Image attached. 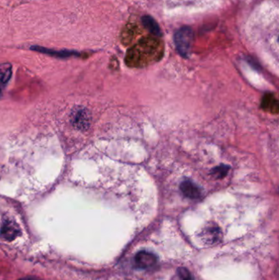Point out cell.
I'll list each match as a JSON object with an SVG mask.
<instances>
[{"label":"cell","instance_id":"30bf717a","mask_svg":"<svg viewBox=\"0 0 279 280\" xmlns=\"http://www.w3.org/2000/svg\"><path fill=\"white\" fill-rule=\"evenodd\" d=\"M228 166H219L216 168L214 169L212 173L214 176H216L217 178H223L227 175L228 172Z\"/></svg>","mask_w":279,"mask_h":280},{"label":"cell","instance_id":"6da1fadb","mask_svg":"<svg viewBox=\"0 0 279 280\" xmlns=\"http://www.w3.org/2000/svg\"><path fill=\"white\" fill-rule=\"evenodd\" d=\"M175 46L178 52L184 58H188L192 42H193V31L189 27H183L175 32L174 36Z\"/></svg>","mask_w":279,"mask_h":280},{"label":"cell","instance_id":"9c48e42d","mask_svg":"<svg viewBox=\"0 0 279 280\" xmlns=\"http://www.w3.org/2000/svg\"><path fill=\"white\" fill-rule=\"evenodd\" d=\"M171 280H193V277L187 269L180 267L176 271Z\"/></svg>","mask_w":279,"mask_h":280},{"label":"cell","instance_id":"52a82bcc","mask_svg":"<svg viewBox=\"0 0 279 280\" xmlns=\"http://www.w3.org/2000/svg\"><path fill=\"white\" fill-rule=\"evenodd\" d=\"M142 22L146 29L148 31L151 32L152 34H154L155 36H160L161 35V30H160L157 22H155V19H153V17L150 16H144L142 17Z\"/></svg>","mask_w":279,"mask_h":280},{"label":"cell","instance_id":"7a4b0ae2","mask_svg":"<svg viewBox=\"0 0 279 280\" xmlns=\"http://www.w3.org/2000/svg\"><path fill=\"white\" fill-rule=\"evenodd\" d=\"M70 122L75 129L85 131L89 129L91 123L90 112L85 107H75L70 113Z\"/></svg>","mask_w":279,"mask_h":280},{"label":"cell","instance_id":"7c38bea8","mask_svg":"<svg viewBox=\"0 0 279 280\" xmlns=\"http://www.w3.org/2000/svg\"><path fill=\"white\" fill-rule=\"evenodd\" d=\"M1 94H2V91H1V88H0V97H1Z\"/></svg>","mask_w":279,"mask_h":280},{"label":"cell","instance_id":"ba28073f","mask_svg":"<svg viewBox=\"0 0 279 280\" xmlns=\"http://www.w3.org/2000/svg\"><path fill=\"white\" fill-rule=\"evenodd\" d=\"M12 67L8 62L0 64V82L7 84L12 77Z\"/></svg>","mask_w":279,"mask_h":280},{"label":"cell","instance_id":"8fae6325","mask_svg":"<svg viewBox=\"0 0 279 280\" xmlns=\"http://www.w3.org/2000/svg\"><path fill=\"white\" fill-rule=\"evenodd\" d=\"M17 280H40L35 277H25V278L19 279Z\"/></svg>","mask_w":279,"mask_h":280},{"label":"cell","instance_id":"5b68a950","mask_svg":"<svg viewBox=\"0 0 279 280\" xmlns=\"http://www.w3.org/2000/svg\"><path fill=\"white\" fill-rule=\"evenodd\" d=\"M221 230L218 227L212 226L207 227L202 232L201 239L202 241L206 245H214L217 244L221 240Z\"/></svg>","mask_w":279,"mask_h":280},{"label":"cell","instance_id":"3957f363","mask_svg":"<svg viewBox=\"0 0 279 280\" xmlns=\"http://www.w3.org/2000/svg\"><path fill=\"white\" fill-rule=\"evenodd\" d=\"M157 262V256L149 251H141L134 256V266L136 268L141 269V270L153 268Z\"/></svg>","mask_w":279,"mask_h":280},{"label":"cell","instance_id":"8992f818","mask_svg":"<svg viewBox=\"0 0 279 280\" xmlns=\"http://www.w3.org/2000/svg\"><path fill=\"white\" fill-rule=\"evenodd\" d=\"M180 189L186 197H189L191 199H198L202 195L201 188L192 181H184L180 186Z\"/></svg>","mask_w":279,"mask_h":280},{"label":"cell","instance_id":"277c9868","mask_svg":"<svg viewBox=\"0 0 279 280\" xmlns=\"http://www.w3.org/2000/svg\"><path fill=\"white\" fill-rule=\"evenodd\" d=\"M21 234V229L16 222L6 219L0 228V238L5 241L12 242Z\"/></svg>","mask_w":279,"mask_h":280}]
</instances>
